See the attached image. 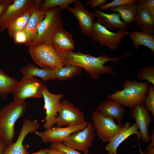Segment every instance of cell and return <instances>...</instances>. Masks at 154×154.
Returning a JSON list of instances; mask_svg holds the SVG:
<instances>
[{
    "label": "cell",
    "instance_id": "6da1fadb",
    "mask_svg": "<svg viewBox=\"0 0 154 154\" xmlns=\"http://www.w3.org/2000/svg\"><path fill=\"white\" fill-rule=\"evenodd\" d=\"M67 56V65L70 64L84 68L89 76L95 80H98L102 74L108 73L116 75L113 67L105 66L109 61L115 62L114 66L120 60L132 56V53L126 52L123 55L117 58H112L106 53H102L98 57L83 53L80 52H66Z\"/></svg>",
    "mask_w": 154,
    "mask_h": 154
},
{
    "label": "cell",
    "instance_id": "7a4b0ae2",
    "mask_svg": "<svg viewBox=\"0 0 154 154\" xmlns=\"http://www.w3.org/2000/svg\"><path fill=\"white\" fill-rule=\"evenodd\" d=\"M149 84L147 81L139 82L127 80L123 84V90H118L115 89V92L109 95L107 98L131 110L137 105L144 104Z\"/></svg>",
    "mask_w": 154,
    "mask_h": 154
},
{
    "label": "cell",
    "instance_id": "3957f363",
    "mask_svg": "<svg viewBox=\"0 0 154 154\" xmlns=\"http://www.w3.org/2000/svg\"><path fill=\"white\" fill-rule=\"evenodd\" d=\"M27 107L25 101H13L0 110V137L6 146L14 143L15 123L23 116Z\"/></svg>",
    "mask_w": 154,
    "mask_h": 154
},
{
    "label": "cell",
    "instance_id": "277c9868",
    "mask_svg": "<svg viewBox=\"0 0 154 154\" xmlns=\"http://www.w3.org/2000/svg\"><path fill=\"white\" fill-rule=\"evenodd\" d=\"M64 20L58 7L48 10L34 38L28 46L40 44H52L54 37L59 31L64 29Z\"/></svg>",
    "mask_w": 154,
    "mask_h": 154
},
{
    "label": "cell",
    "instance_id": "5b68a950",
    "mask_svg": "<svg viewBox=\"0 0 154 154\" xmlns=\"http://www.w3.org/2000/svg\"><path fill=\"white\" fill-rule=\"evenodd\" d=\"M29 48L33 60L42 68L55 70L67 65L66 53L58 50L52 44H40Z\"/></svg>",
    "mask_w": 154,
    "mask_h": 154
},
{
    "label": "cell",
    "instance_id": "8992f818",
    "mask_svg": "<svg viewBox=\"0 0 154 154\" xmlns=\"http://www.w3.org/2000/svg\"><path fill=\"white\" fill-rule=\"evenodd\" d=\"M45 86L35 77L23 76L12 93L14 101H25L30 98H41L42 97L43 90Z\"/></svg>",
    "mask_w": 154,
    "mask_h": 154
},
{
    "label": "cell",
    "instance_id": "52a82bcc",
    "mask_svg": "<svg viewBox=\"0 0 154 154\" xmlns=\"http://www.w3.org/2000/svg\"><path fill=\"white\" fill-rule=\"evenodd\" d=\"M91 119L96 134L104 142H109L124 125L116 124L114 119L104 116L96 110L92 112Z\"/></svg>",
    "mask_w": 154,
    "mask_h": 154
},
{
    "label": "cell",
    "instance_id": "ba28073f",
    "mask_svg": "<svg viewBox=\"0 0 154 154\" xmlns=\"http://www.w3.org/2000/svg\"><path fill=\"white\" fill-rule=\"evenodd\" d=\"M55 123L57 126H70L80 124L87 125L82 111L72 103L64 99L61 101Z\"/></svg>",
    "mask_w": 154,
    "mask_h": 154
},
{
    "label": "cell",
    "instance_id": "9c48e42d",
    "mask_svg": "<svg viewBox=\"0 0 154 154\" xmlns=\"http://www.w3.org/2000/svg\"><path fill=\"white\" fill-rule=\"evenodd\" d=\"M129 33L125 30H119L115 33L110 31L99 23L94 22L92 37L94 41L99 42L103 47L104 45L111 50H116L122 38L128 35Z\"/></svg>",
    "mask_w": 154,
    "mask_h": 154
},
{
    "label": "cell",
    "instance_id": "30bf717a",
    "mask_svg": "<svg viewBox=\"0 0 154 154\" xmlns=\"http://www.w3.org/2000/svg\"><path fill=\"white\" fill-rule=\"evenodd\" d=\"M95 135L92 124L89 122L84 129L69 135L63 143L68 147L88 154V149L91 147Z\"/></svg>",
    "mask_w": 154,
    "mask_h": 154
},
{
    "label": "cell",
    "instance_id": "8fae6325",
    "mask_svg": "<svg viewBox=\"0 0 154 154\" xmlns=\"http://www.w3.org/2000/svg\"><path fill=\"white\" fill-rule=\"evenodd\" d=\"M42 97L44 104L43 108L45 110L46 116L42 120L45 122L43 127L46 129L51 128L56 124L55 120L58 116V112L61 99L63 97L62 93L54 94L50 92L46 86L43 89Z\"/></svg>",
    "mask_w": 154,
    "mask_h": 154
},
{
    "label": "cell",
    "instance_id": "7c38bea8",
    "mask_svg": "<svg viewBox=\"0 0 154 154\" xmlns=\"http://www.w3.org/2000/svg\"><path fill=\"white\" fill-rule=\"evenodd\" d=\"M34 6V0H14L0 18V32L4 31L15 20Z\"/></svg>",
    "mask_w": 154,
    "mask_h": 154
},
{
    "label": "cell",
    "instance_id": "4fadbf2b",
    "mask_svg": "<svg viewBox=\"0 0 154 154\" xmlns=\"http://www.w3.org/2000/svg\"><path fill=\"white\" fill-rule=\"evenodd\" d=\"M87 125L80 124L64 127L57 126L43 131H37L35 133L44 143H63L69 135L76 131L83 130Z\"/></svg>",
    "mask_w": 154,
    "mask_h": 154
},
{
    "label": "cell",
    "instance_id": "5bb4252c",
    "mask_svg": "<svg viewBox=\"0 0 154 154\" xmlns=\"http://www.w3.org/2000/svg\"><path fill=\"white\" fill-rule=\"evenodd\" d=\"M73 3L74 7H69L67 9L77 19L82 33L86 36L91 37L95 18L94 13L86 9L80 0H75Z\"/></svg>",
    "mask_w": 154,
    "mask_h": 154
},
{
    "label": "cell",
    "instance_id": "9a60e30c",
    "mask_svg": "<svg viewBox=\"0 0 154 154\" xmlns=\"http://www.w3.org/2000/svg\"><path fill=\"white\" fill-rule=\"evenodd\" d=\"M130 116L135 120V124L141 135L143 141L149 143L150 136L149 132V125L153 121L148 111L146 109L144 104L138 105L131 110Z\"/></svg>",
    "mask_w": 154,
    "mask_h": 154
},
{
    "label": "cell",
    "instance_id": "2e32d148",
    "mask_svg": "<svg viewBox=\"0 0 154 154\" xmlns=\"http://www.w3.org/2000/svg\"><path fill=\"white\" fill-rule=\"evenodd\" d=\"M135 123L131 125L129 121L125 123L123 127L116 134L106 146L105 148L108 154H116L118 147L127 138L132 135H137L139 147V152L141 151L139 146V139L141 135Z\"/></svg>",
    "mask_w": 154,
    "mask_h": 154
},
{
    "label": "cell",
    "instance_id": "e0dca14e",
    "mask_svg": "<svg viewBox=\"0 0 154 154\" xmlns=\"http://www.w3.org/2000/svg\"><path fill=\"white\" fill-rule=\"evenodd\" d=\"M137 5V12L134 23L142 32L154 35V17L142 3L141 0H139Z\"/></svg>",
    "mask_w": 154,
    "mask_h": 154
},
{
    "label": "cell",
    "instance_id": "ac0fdd59",
    "mask_svg": "<svg viewBox=\"0 0 154 154\" xmlns=\"http://www.w3.org/2000/svg\"><path fill=\"white\" fill-rule=\"evenodd\" d=\"M93 12L97 18V22L108 29L114 30L118 29L119 30H126L129 26L121 20L119 14L117 13H107L96 8L94 9Z\"/></svg>",
    "mask_w": 154,
    "mask_h": 154
},
{
    "label": "cell",
    "instance_id": "d6986e66",
    "mask_svg": "<svg viewBox=\"0 0 154 154\" xmlns=\"http://www.w3.org/2000/svg\"><path fill=\"white\" fill-rule=\"evenodd\" d=\"M96 110L104 116L116 119L119 124L123 121L126 111L125 107L119 103L108 99L99 104Z\"/></svg>",
    "mask_w": 154,
    "mask_h": 154
},
{
    "label": "cell",
    "instance_id": "ffe728a7",
    "mask_svg": "<svg viewBox=\"0 0 154 154\" xmlns=\"http://www.w3.org/2000/svg\"><path fill=\"white\" fill-rule=\"evenodd\" d=\"M35 8L36 10L31 15L26 26L23 30L27 37V43L26 45L27 46L34 38L40 23L45 16L46 12L42 11L40 8Z\"/></svg>",
    "mask_w": 154,
    "mask_h": 154
},
{
    "label": "cell",
    "instance_id": "44dd1931",
    "mask_svg": "<svg viewBox=\"0 0 154 154\" xmlns=\"http://www.w3.org/2000/svg\"><path fill=\"white\" fill-rule=\"evenodd\" d=\"M52 45L58 50L65 52H72L75 49L72 35L64 29L55 35L53 40Z\"/></svg>",
    "mask_w": 154,
    "mask_h": 154
},
{
    "label": "cell",
    "instance_id": "7402d4cb",
    "mask_svg": "<svg viewBox=\"0 0 154 154\" xmlns=\"http://www.w3.org/2000/svg\"><path fill=\"white\" fill-rule=\"evenodd\" d=\"M20 71L23 76L38 77L43 81L54 80V70L48 68H40L32 64H29L21 68Z\"/></svg>",
    "mask_w": 154,
    "mask_h": 154
},
{
    "label": "cell",
    "instance_id": "603a6c76",
    "mask_svg": "<svg viewBox=\"0 0 154 154\" xmlns=\"http://www.w3.org/2000/svg\"><path fill=\"white\" fill-rule=\"evenodd\" d=\"M129 38L135 50H137L139 45L145 46L154 54V35L149 34L143 32L134 31L130 33Z\"/></svg>",
    "mask_w": 154,
    "mask_h": 154
},
{
    "label": "cell",
    "instance_id": "cb8c5ba5",
    "mask_svg": "<svg viewBox=\"0 0 154 154\" xmlns=\"http://www.w3.org/2000/svg\"><path fill=\"white\" fill-rule=\"evenodd\" d=\"M113 12L118 13L121 20L129 25L135 18L137 9V3L123 5L109 9Z\"/></svg>",
    "mask_w": 154,
    "mask_h": 154
},
{
    "label": "cell",
    "instance_id": "d4e9b609",
    "mask_svg": "<svg viewBox=\"0 0 154 154\" xmlns=\"http://www.w3.org/2000/svg\"><path fill=\"white\" fill-rule=\"evenodd\" d=\"M34 6L15 20L7 27L8 33L13 38L16 33L23 30L26 26L31 15L36 10Z\"/></svg>",
    "mask_w": 154,
    "mask_h": 154
},
{
    "label": "cell",
    "instance_id": "484cf974",
    "mask_svg": "<svg viewBox=\"0 0 154 154\" xmlns=\"http://www.w3.org/2000/svg\"><path fill=\"white\" fill-rule=\"evenodd\" d=\"M82 69V68L78 66L67 65L54 70V79L60 81L70 79L80 74Z\"/></svg>",
    "mask_w": 154,
    "mask_h": 154
},
{
    "label": "cell",
    "instance_id": "4316f807",
    "mask_svg": "<svg viewBox=\"0 0 154 154\" xmlns=\"http://www.w3.org/2000/svg\"><path fill=\"white\" fill-rule=\"evenodd\" d=\"M18 82L0 69V96L5 100L8 94L12 93Z\"/></svg>",
    "mask_w": 154,
    "mask_h": 154
},
{
    "label": "cell",
    "instance_id": "83f0119b",
    "mask_svg": "<svg viewBox=\"0 0 154 154\" xmlns=\"http://www.w3.org/2000/svg\"><path fill=\"white\" fill-rule=\"evenodd\" d=\"M75 0H45L40 5V9L46 12L50 9L59 6L58 9H67L69 5L75 1Z\"/></svg>",
    "mask_w": 154,
    "mask_h": 154
},
{
    "label": "cell",
    "instance_id": "f1b7e54d",
    "mask_svg": "<svg viewBox=\"0 0 154 154\" xmlns=\"http://www.w3.org/2000/svg\"><path fill=\"white\" fill-rule=\"evenodd\" d=\"M137 79L143 82L146 80L154 86V66L150 65L142 68L137 75Z\"/></svg>",
    "mask_w": 154,
    "mask_h": 154
},
{
    "label": "cell",
    "instance_id": "f546056e",
    "mask_svg": "<svg viewBox=\"0 0 154 154\" xmlns=\"http://www.w3.org/2000/svg\"><path fill=\"white\" fill-rule=\"evenodd\" d=\"M144 104L147 110L151 111L154 119V87L151 84H149V90Z\"/></svg>",
    "mask_w": 154,
    "mask_h": 154
},
{
    "label": "cell",
    "instance_id": "4dcf8cb0",
    "mask_svg": "<svg viewBox=\"0 0 154 154\" xmlns=\"http://www.w3.org/2000/svg\"><path fill=\"white\" fill-rule=\"evenodd\" d=\"M139 0H114L110 3L98 7L100 10H106L111 8L117 7L123 5L137 3Z\"/></svg>",
    "mask_w": 154,
    "mask_h": 154
},
{
    "label": "cell",
    "instance_id": "1f68e13d",
    "mask_svg": "<svg viewBox=\"0 0 154 154\" xmlns=\"http://www.w3.org/2000/svg\"><path fill=\"white\" fill-rule=\"evenodd\" d=\"M50 148L65 154H82L77 150L66 146L63 143H52Z\"/></svg>",
    "mask_w": 154,
    "mask_h": 154
},
{
    "label": "cell",
    "instance_id": "d6a6232c",
    "mask_svg": "<svg viewBox=\"0 0 154 154\" xmlns=\"http://www.w3.org/2000/svg\"><path fill=\"white\" fill-rule=\"evenodd\" d=\"M3 154H27L24 149L21 146L13 144L6 146Z\"/></svg>",
    "mask_w": 154,
    "mask_h": 154
},
{
    "label": "cell",
    "instance_id": "836d02e7",
    "mask_svg": "<svg viewBox=\"0 0 154 154\" xmlns=\"http://www.w3.org/2000/svg\"><path fill=\"white\" fill-rule=\"evenodd\" d=\"M13 38L15 44H23L26 45L27 43V35L23 30L16 33Z\"/></svg>",
    "mask_w": 154,
    "mask_h": 154
},
{
    "label": "cell",
    "instance_id": "e575fe53",
    "mask_svg": "<svg viewBox=\"0 0 154 154\" xmlns=\"http://www.w3.org/2000/svg\"><path fill=\"white\" fill-rule=\"evenodd\" d=\"M107 1V0H90L86 3V4L90 5L91 9H94L105 5Z\"/></svg>",
    "mask_w": 154,
    "mask_h": 154
},
{
    "label": "cell",
    "instance_id": "d590c367",
    "mask_svg": "<svg viewBox=\"0 0 154 154\" xmlns=\"http://www.w3.org/2000/svg\"><path fill=\"white\" fill-rule=\"evenodd\" d=\"M141 2L154 17V0H141Z\"/></svg>",
    "mask_w": 154,
    "mask_h": 154
},
{
    "label": "cell",
    "instance_id": "8d00e7d4",
    "mask_svg": "<svg viewBox=\"0 0 154 154\" xmlns=\"http://www.w3.org/2000/svg\"><path fill=\"white\" fill-rule=\"evenodd\" d=\"M14 0H0V18Z\"/></svg>",
    "mask_w": 154,
    "mask_h": 154
},
{
    "label": "cell",
    "instance_id": "74e56055",
    "mask_svg": "<svg viewBox=\"0 0 154 154\" xmlns=\"http://www.w3.org/2000/svg\"><path fill=\"white\" fill-rule=\"evenodd\" d=\"M46 149L48 154H65L60 151L50 148H47Z\"/></svg>",
    "mask_w": 154,
    "mask_h": 154
},
{
    "label": "cell",
    "instance_id": "f35d334b",
    "mask_svg": "<svg viewBox=\"0 0 154 154\" xmlns=\"http://www.w3.org/2000/svg\"><path fill=\"white\" fill-rule=\"evenodd\" d=\"M151 141L150 144L148 145L147 149L154 147V128L152 130V132L151 136H150V140Z\"/></svg>",
    "mask_w": 154,
    "mask_h": 154
},
{
    "label": "cell",
    "instance_id": "ab89813d",
    "mask_svg": "<svg viewBox=\"0 0 154 154\" xmlns=\"http://www.w3.org/2000/svg\"><path fill=\"white\" fill-rule=\"evenodd\" d=\"M6 146L5 143L0 137V154H3L4 150Z\"/></svg>",
    "mask_w": 154,
    "mask_h": 154
},
{
    "label": "cell",
    "instance_id": "60d3db41",
    "mask_svg": "<svg viewBox=\"0 0 154 154\" xmlns=\"http://www.w3.org/2000/svg\"><path fill=\"white\" fill-rule=\"evenodd\" d=\"M144 153L145 154H154V147L147 149L144 151Z\"/></svg>",
    "mask_w": 154,
    "mask_h": 154
},
{
    "label": "cell",
    "instance_id": "b9f144b4",
    "mask_svg": "<svg viewBox=\"0 0 154 154\" xmlns=\"http://www.w3.org/2000/svg\"><path fill=\"white\" fill-rule=\"evenodd\" d=\"M32 154H48V153L46 149H42L38 152L34 153Z\"/></svg>",
    "mask_w": 154,
    "mask_h": 154
}]
</instances>
